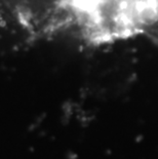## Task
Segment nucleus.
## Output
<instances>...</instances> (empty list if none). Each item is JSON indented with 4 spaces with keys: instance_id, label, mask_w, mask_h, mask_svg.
I'll use <instances>...</instances> for the list:
<instances>
[{
    "instance_id": "1",
    "label": "nucleus",
    "mask_w": 158,
    "mask_h": 159,
    "mask_svg": "<svg viewBox=\"0 0 158 159\" xmlns=\"http://www.w3.org/2000/svg\"><path fill=\"white\" fill-rule=\"evenodd\" d=\"M70 1L74 9L88 18L99 16L110 3V0H70Z\"/></svg>"
}]
</instances>
